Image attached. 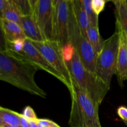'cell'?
Masks as SVG:
<instances>
[{
    "label": "cell",
    "instance_id": "30bf717a",
    "mask_svg": "<svg viewBox=\"0 0 127 127\" xmlns=\"http://www.w3.org/2000/svg\"><path fill=\"white\" fill-rule=\"evenodd\" d=\"M115 30L119 35L116 75L119 85L123 88L124 82L127 80V37L117 22Z\"/></svg>",
    "mask_w": 127,
    "mask_h": 127
},
{
    "label": "cell",
    "instance_id": "4fadbf2b",
    "mask_svg": "<svg viewBox=\"0 0 127 127\" xmlns=\"http://www.w3.org/2000/svg\"><path fill=\"white\" fill-rule=\"evenodd\" d=\"M71 3L76 20L83 34L87 37V30L90 26L88 14L84 9L81 0H71Z\"/></svg>",
    "mask_w": 127,
    "mask_h": 127
},
{
    "label": "cell",
    "instance_id": "44dd1931",
    "mask_svg": "<svg viewBox=\"0 0 127 127\" xmlns=\"http://www.w3.org/2000/svg\"><path fill=\"white\" fill-rule=\"evenodd\" d=\"M107 1L105 0H92V7L94 12L99 16V14L104 11Z\"/></svg>",
    "mask_w": 127,
    "mask_h": 127
},
{
    "label": "cell",
    "instance_id": "603a6c76",
    "mask_svg": "<svg viewBox=\"0 0 127 127\" xmlns=\"http://www.w3.org/2000/svg\"><path fill=\"white\" fill-rule=\"evenodd\" d=\"M37 123L39 127H60L58 124L48 119H38L37 120Z\"/></svg>",
    "mask_w": 127,
    "mask_h": 127
},
{
    "label": "cell",
    "instance_id": "9c48e42d",
    "mask_svg": "<svg viewBox=\"0 0 127 127\" xmlns=\"http://www.w3.org/2000/svg\"><path fill=\"white\" fill-rule=\"evenodd\" d=\"M24 58L37 67L38 69H42L49 73L57 79L60 81L65 85L66 83L62 76L50 64L45 58L42 53L35 47L31 40L26 38L24 41V48L22 52L19 53Z\"/></svg>",
    "mask_w": 127,
    "mask_h": 127
},
{
    "label": "cell",
    "instance_id": "52a82bcc",
    "mask_svg": "<svg viewBox=\"0 0 127 127\" xmlns=\"http://www.w3.org/2000/svg\"><path fill=\"white\" fill-rule=\"evenodd\" d=\"M32 16L45 40H55L53 0H37Z\"/></svg>",
    "mask_w": 127,
    "mask_h": 127
},
{
    "label": "cell",
    "instance_id": "d6986e66",
    "mask_svg": "<svg viewBox=\"0 0 127 127\" xmlns=\"http://www.w3.org/2000/svg\"><path fill=\"white\" fill-rule=\"evenodd\" d=\"M84 9L88 14L90 26L99 27V16L94 12L92 7V0H81Z\"/></svg>",
    "mask_w": 127,
    "mask_h": 127
},
{
    "label": "cell",
    "instance_id": "5b68a950",
    "mask_svg": "<svg viewBox=\"0 0 127 127\" xmlns=\"http://www.w3.org/2000/svg\"><path fill=\"white\" fill-rule=\"evenodd\" d=\"M69 40L70 44L75 48L84 66L88 71L95 73L97 55L87 37L81 31L74 16L72 3L69 19Z\"/></svg>",
    "mask_w": 127,
    "mask_h": 127
},
{
    "label": "cell",
    "instance_id": "3957f363",
    "mask_svg": "<svg viewBox=\"0 0 127 127\" xmlns=\"http://www.w3.org/2000/svg\"><path fill=\"white\" fill-rule=\"evenodd\" d=\"M71 107L68 124L71 127H101L99 105L74 81L70 93Z\"/></svg>",
    "mask_w": 127,
    "mask_h": 127
},
{
    "label": "cell",
    "instance_id": "d4e9b609",
    "mask_svg": "<svg viewBox=\"0 0 127 127\" xmlns=\"http://www.w3.org/2000/svg\"><path fill=\"white\" fill-rule=\"evenodd\" d=\"M20 126L21 127H29V121L21 114L20 119Z\"/></svg>",
    "mask_w": 127,
    "mask_h": 127
},
{
    "label": "cell",
    "instance_id": "f1b7e54d",
    "mask_svg": "<svg viewBox=\"0 0 127 127\" xmlns=\"http://www.w3.org/2000/svg\"><path fill=\"white\" fill-rule=\"evenodd\" d=\"M126 2H127V0H126Z\"/></svg>",
    "mask_w": 127,
    "mask_h": 127
},
{
    "label": "cell",
    "instance_id": "2e32d148",
    "mask_svg": "<svg viewBox=\"0 0 127 127\" xmlns=\"http://www.w3.org/2000/svg\"><path fill=\"white\" fill-rule=\"evenodd\" d=\"M21 114L7 108L0 107V127L4 125L19 126Z\"/></svg>",
    "mask_w": 127,
    "mask_h": 127
},
{
    "label": "cell",
    "instance_id": "277c9868",
    "mask_svg": "<svg viewBox=\"0 0 127 127\" xmlns=\"http://www.w3.org/2000/svg\"><path fill=\"white\" fill-rule=\"evenodd\" d=\"M119 35L117 31L104 41L102 48L97 56L95 74L108 86L110 87L112 78L116 74Z\"/></svg>",
    "mask_w": 127,
    "mask_h": 127
},
{
    "label": "cell",
    "instance_id": "484cf974",
    "mask_svg": "<svg viewBox=\"0 0 127 127\" xmlns=\"http://www.w3.org/2000/svg\"><path fill=\"white\" fill-rule=\"evenodd\" d=\"M29 127H39L37 123V120H35V121H29Z\"/></svg>",
    "mask_w": 127,
    "mask_h": 127
},
{
    "label": "cell",
    "instance_id": "83f0119b",
    "mask_svg": "<svg viewBox=\"0 0 127 127\" xmlns=\"http://www.w3.org/2000/svg\"><path fill=\"white\" fill-rule=\"evenodd\" d=\"M124 122L125 123V124L127 125V121H124Z\"/></svg>",
    "mask_w": 127,
    "mask_h": 127
},
{
    "label": "cell",
    "instance_id": "7a4b0ae2",
    "mask_svg": "<svg viewBox=\"0 0 127 127\" xmlns=\"http://www.w3.org/2000/svg\"><path fill=\"white\" fill-rule=\"evenodd\" d=\"M63 50L72 81L100 106L110 87L108 86L95 73L89 71L84 66L75 48L71 45Z\"/></svg>",
    "mask_w": 127,
    "mask_h": 127
},
{
    "label": "cell",
    "instance_id": "9a60e30c",
    "mask_svg": "<svg viewBox=\"0 0 127 127\" xmlns=\"http://www.w3.org/2000/svg\"><path fill=\"white\" fill-rule=\"evenodd\" d=\"M22 16L14 0H7V4L4 12L0 14V19H5L16 22L21 26Z\"/></svg>",
    "mask_w": 127,
    "mask_h": 127
},
{
    "label": "cell",
    "instance_id": "4316f807",
    "mask_svg": "<svg viewBox=\"0 0 127 127\" xmlns=\"http://www.w3.org/2000/svg\"><path fill=\"white\" fill-rule=\"evenodd\" d=\"M2 127H21V126H9V125H4Z\"/></svg>",
    "mask_w": 127,
    "mask_h": 127
},
{
    "label": "cell",
    "instance_id": "5bb4252c",
    "mask_svg": "<svg viewBox=\"0 0 127 127\" xmlns=\"http://www.w3.org/2000/svg\"><path fill=\"white\" fill-rule=\"evenodd\" d=\"M115 7L116 22L120 25L127 37V3L126 0L113 1Z\"/></svg>",
    "mask_w": 127,
    "mask_h": 127
},
{
    "label": "cell",
    "instance_id": "7402d4cb",
    "mask_svg": "<svg viewBox=\"0 0 127 127\" xmlns=\"http://www.w3.org/2000/svg\"><path fill=\"white\" fill-rule=\"evenodd\" d=\"M22 115L29 121H35L38 119L35 112L31 106H26L24 109Z\"/></svg>",
    "mask_w": 127,
    "mask_h": 127
},
{
    "label": "cell",
    "instance_id": "e0dca14e",
    "mask_svg": "<svg viewBox=\"0 0 127 127\" xmlns=\"http://www.w3.org/2000/svg\"><path fill=\"white\" fill-rule=\"evenodd\" d=\"M86 36L89 43L97 55L101 51L104 43V41L102 40L100 35L99 27L89 26V28L87 30Z\"/></svg>",
    "mask_w": 127,
    "mask_h": 127
},
{
    "label": "cell",
    "instance_id": "8992f818",
    "mask_svg": "<svg viewBox=\"0 0 127 127\" xmlns=\"http://www.w3.org/2000/svg\"><path fill=\"white\" fill-rule=\"evenodd\" d=\"M32 42V41H31ZM48 63L58 72L65 81V86L71 93L73 81L70 72L66 64L63 48L55 40H44L42 42H32Z\"/></svg>",
    "mask_w": 127,
    "mask_h": 127
},
{
    "label": "cell",
    "instance_id": "ac0fdd59",
    "mask_svg": "<svg viewBox=\"0 0 127 127\" xmlns=\"http://www.w3.org/2000/svg\"><path fill=\"white\" fill-rule=\"evenodd\" d=\"M22 16L32 15L37 0H14Z\"/></svg>",
    "mask_w": 127,
    "mask_h": 127
},
{
    "label": "cell",
    "instance_id": "ba28073f",
    "mask_svg": "<svg viewBox=\"0 0 127 127\" xmlns=\"http://www.w3.org/2000/svg\"><path fill=\"white\" fill-rule=\"evenodd\" d=\"M55 6V41L63 49L70 45L69 19L71 0H53Z\"/></svg>",
    "mask_w": 127,
    "mask_h": 127
},
{
    "label": "cell",
    "instance_id": "ffe728a7",
    "mask_svg": "<svg viewBox=\"0 0 127 127\" xmlns=\"http://www.w3.org/2000/svg\"><path fill=\"white\" fill-rule=\"evenodd\" d=\"M25 39H19L12 42H8L7 50L17 53H21L23 50Z\"/></svg>",
    "mask_w": 127,
    "mask_h": 127
},
{
    "label": "cell",
    "instance_id": "8fae6325",
    "mask_svg": "<svg viewBox=\"0 0 127 127\" xmlns=\"http://www.w3.org/2000/svg\"><path fill=\"white\" fill-rule=\"evenodd\" d=\"M21 27L26 38L32 42H42L45 40L32 15L22 16Z\"/></svg>",
    "mask_w": 127,
    "mask_h": 127
},
{
    "label": "cell",
    "instance_id": "7c38bea8",
    "mask_svg": "<svg viewBox=\"0 0 127 127\" xmlns=\"http://www.w3.org/2000/svg\"><path fill=\"white\" fill-rule=\"evenodd\" d=\"M0 24L1 33L4 35L7 43L26 38L22 27L18 24L5 19H0Z\"/></svg>",
    "mask_w": 127,
    "mask_h": 127
},
{
    "label": "cell",
    "instance_id": "6da1fadb",
    "mask_svg": "<svg viewBox=\"0 0 127 127\" xmlns=\"http://www.w3.org/2000/svg\"><path fill=\"white\" fill-rule=\"evenodd\" d=\"M38 69L19 53L0 50V80L31 94L46 98L47 93L35 81Z\"/></svg>",
    "mask_w": 127,
    "mask_h": 127
},
{
    "label": "cell",
    "instance_id": "cb8c5ba5",
    "mask_svg": "<svg viewBox=\"0 0 127 127\" xmlns=\"http://www.w3.org/2000/svg\"><path fill=\"white\" fill-rule=\"evenodd\" d=\"M117 115L123 121H127V107L125 106H120L117 110Z\"/></svg>",
    "mask_w": 127,
    "mask_h": 127
}]
</instances>
